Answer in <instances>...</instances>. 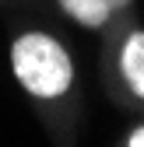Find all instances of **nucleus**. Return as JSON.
<instances>
[{
  "mask_svg": "<svg viewBox=\"0 0 144 147\" xmlns=\"http://www.w3.org/2000/svg\"><path fill=\"white\" fill-rule=\"evenodd\" d=\"M113 74L120 91L130 102L144 105V28H127L113 53Z\"/></svg>",
  "mask_w": 144,
  "mask_h": 147,
  "instance_id": "2",
  "label": "nucleus"
},
{
  "mask_svg": "<svg viewBox=\"0 0 144 147\" xmlns=\"http://www.w3.org/2000/svg\"><path fill=\"white\" fill-rule=\"evenodd\" d=\"M7 67L35 105H63L77 88L74 53L46 28H25L7 46Z\"/></svg>",
  "mask_w": 144,
  "mask_h": 147,
  "instance_id": "1",
  "label": "nucleus"
},
{
  "mask_svg": "<svg viewBox=\"0 0 144 147\" xmlns=\"http://www.w3.org/2000/svg\"><path fill=\"white\" fill-rule=\"evenodd\" d=\"M120 144H123V147H144V123L130 126V130L120 137Z\"/></svg>",
  "mask_w": 144,
  "mask_h": 147,
  "instance_id": "4",
  "label": "nucleus"
},
{
  "mask_svg": "<svg viewBox=\"0 0 144 147\" xmlns=\"http://www.w3.org/2000/svg\"><path fill=\"white\" fill-rule=\"evenodd\" d=\"M137 0H56V7L70 18L74 25L88 32H105L120 14H127Z\"/></svg>",
  "mask_w": 144,
  "mask_h": 147,
  "instance_id": "3",
  "label": "nucleus"
}]
</instances>
